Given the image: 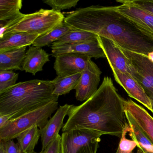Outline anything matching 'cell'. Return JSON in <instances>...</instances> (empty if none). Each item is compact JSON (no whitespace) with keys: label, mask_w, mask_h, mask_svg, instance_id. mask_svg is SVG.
I'll use <instances>...</instances> for the list:
<instances>
[{"label":"cell","mask_w":153,"mask_h":153,"mask_svg":"<svg viewBox=\"0 0 153 153\" xmlns=\"http://www.w3.org/2000/svg\"><path fill=\"white\" fill-rule=\"evenodd\" d=\"M65 17L61 12L41 9L33 13H20L13 19L1 22L0 37L15 33H27L42 36L62 25Z\"/></svg>","instance_id":"4"},{"label":"cell","mask_w":153,"mask_h":153,"mask_svg":"<svg viewBox=\"0 0 153 153\" xmlns=\"http://www.w3.org/2000/svg\"><path fill=\"white\" fill-rule=\"evenodd\" d=\"M102 135L87 129H75L63 132L62 153H97Z\"/></svg>","instance_id":"6"},{"label":"cell","mask_w":153,"mask_h":153,"mask_svg":"<svg viewBox=\"0 0 153 153\" xmlns=\"http://www.w3.org/2000/svg\"><path fill=\"white\" fill-rule=\"evenodd\" d=\"M97 35L85 31L71 29L51 46L74 44L97 41Z\"/></svg>","instance_id":"20"},{"label":"cell","mask_w":153,"mask_h":153,"mask_svg":"<svg viewBox=\"0 0 153 153\" xmlns=\"http://www.w3.org/2000/svg\"><path fill=\"white\" fill-rule=\"evenodd\" d=\"M124 111L130 114L143 134L153 144V118L143 107L129 99L124 101Z\"/></svg>","instance_id":"14"},{"label":"cell","mask_w":153,"mask_h":153,"mask_svg":"<svg viewBox=\"0 0 153 153\" xmlns=\"http://www.w3.org/2000/svg\"><path fill=\"white\" fill-rule=\"evenodd\" d=\"M58 101H53L11 120L6 126L0 129V140L7 141L16 138L35 125H37L40 129L43 128L49 118L58 110Z\"/></svg>","instance_id":"5"},{"label":"cell","mask_w":153,"mask_h":153,"mask_svg":"<svg viewBox=\"0 0 153 153\" xmlns=\"http://www.w3.org/2000/svg\"><path fill=\"white\" fill-rule=\"evenodd\" d=\"M62 136L59 134L48 145L44 153H62Z\"/></svg>","instance_id":"29"},{"label":"cell","mask_w":153,"mask_h":153,"mask_svg":"<svg viewBox=\"0 0 153 153\" xmlns=\"http://www.w3.org/2000/svg\"><path fill=\"white\" fill-rule=\"evenodd\" d=\"M22 0H0V21L11 20L21 13Z\"/></svg>","instance_id":"23"},{"label":"cell","mask_w":153,"mask_h":153,"mask_svg":"<svg viewBox=\"0 0 153 153\" xmlns=\"http://www.w3.org/2000/svg\"><path fill=\"white\" fill-rule=\"evenodd\" d=\"M27 47L0 52V70L23 71Z\"/></svg>","instance_id":"18"},{"label":"cell","mask_w":153,"mask_h":153,"mask_svg":"<svg viewBox=\"0 0 153 153\" xmlns=\"http://www.w3.org/2000/svg\"><path fill=\"white\" fill-rule=\"evenodd\" d=\"M120 48L130 62L131 76L143 88L151 102L153 114V62L146 55Z\"/></svg>","instance_id":"7"},{"label":"cell","mask_w":153,"mask_h":153,"mask_svg":"<svg viewBox=\"0 0 153 153\" xmlns=\"http://www.w3.org/2000/svg\"><path fill=\"white\" fill-rule=\"evenodd\" d=\"M70 29V27L63 22L62 25L49 33L38 37L34 42L33 46L42 48L52 45L60 39Z\"/></svg>","instance_id":"24"},{"label":"cell","mask_w":153,"mask_h":153,"mask_svg":"<svg viewBox=\"0 0 153 153\" xmlns=\"http://www.w3.org/2000/svg\"><path fill=\"white\" fill-rule=\"evenodd\" d=\"M32 153H44L43 151H42L40 153H37V152H35V151H34Z\"/></svg>","instance_id":"34"},{"label":"cell","mask_w":153,"mask_h":153,"mask_svg":"<svg viewBox=\"0 0 153 153\" xmlns=\"http://www.w3.org/2000/svg\"><path fill=\"white\" fill-rule=\"evenodd\" d=\"M116 82L122 87L130 97L142 104L149 111H152L151 102L143 88L134 77L128 73L111 69Z\"/></svg>","instance_id":"11"},{"label":"cell","mask_w":153,"mask_h":153,"mask_svg":"<svg viewBox=\"0 0 153 153\" xmlns=\"http://www.w3.org/2000/svg\"><path fill=\"white\" fill-rule=\"evenodd\" d=\"M10 120V118L8 115H0V129L6 126Z\"/></svg>","instance_id":"31"},{"label":"cell","mask_w":153,"mask_h":153,"mask_svg":"<svg viewBox=\"0 0 153 153\" xmlns=\"http://www.w3.org/2000/svg\"><path fill=\"white\" fill-rule=\"evenodd\" d=\"M18 73L11 71L0 70V93L16 84Z\"/></svg>","instance_id":"26"},{"label":"cell","mask_w":153,"mask_h":153,"mask_svg":"<svg viewBox=\"0 0 153 153\" xmlns=\"http://www.w3.org/2000/svg\"><path fill=\"white\" fill-rule=\"evenodd\" d=\"M79 1V0H46L43 2L50 6L53 10L61 12L63 10L75 7Z\"/></svg>","instance_id":"27"},{"label":"cell","mask_w":153,"mask_h":153,"mask_svg":"<svg viewBox=\"0 0 153 153\" xmlns=\"http://www.w3.org/2000/svg\"><path fill=\"white\" fill-rule=\"evenodd\" d=\"M124 101L111 78L105 76L97 91L90 98L80 105H73L62 131L87 129L121 138L124 129L129 125Z\"/></svg>","instance_id":"2"},{"label":"cell","mask_w":153,"mask_h":153,"mask_svg":"<svg viewBox=\"0 0 153 153\" xmlns=\"http://www.w3.org/2000/svg\"><path fill=\"white\" fill-rule=\"evenodd\" d=\"M81 73H78L65 77L57 76L51 80L54 87L53 94L57 96L67 94L76 89L79 82Z\"/></svg>","instance_id":"22"},{"label":"cell","mask_w":153,"mask_h":153,"mask_svg":"<svg viewBox=\"0 0 153 153\" xmlns=\"http://www.w3.org/2000/svg\"><path fill=\"white\" fill-rule=\"evenodd\" d=\"M125 111L127 120L130 127L129 136L137 144V147L142 153H153V144L147 138L136 124L130 114Z\"/></svg>","instance_id":"19"},{"label":"cell","mask_w":153,"mask_h":153,"mask_svg":"<svg viewBox=\"0 0 153 153\" xmlns=\"http://www.w3.org/2000/svg\"><path fill=\"white\" fill-rule=\"evenodd\" d=\"M41 137V129L37 125L21 133L16 138L21 153H32Z\"/></svg>","instance_id":"21"},{"label":"cell","mask_w":153,"mask_h":153,"mask_svg":"<svg viewBox=\"0 0 153 153\" xmlns=\"http://www.w3.org/2000/svg\"><path fill=\"white\" fill-rule=\"evenodd\" d=\"M51 80L32 79L19 82L0 93V115H8L10 120L58 101Z\"/></svg>","instance_id":"3"},{"label":"cell","mask_w":153,"mask_h":153,"mask_svg":"<svg viewBox=\"0 0 153 153\" xmlns=\"http://www.w3.org/2000/svg\"><path fill=\"white\" fill-rule=\"evenodd\" d=\"M0 153H6L5 143L3 140H0Z\"/></svg>","instance_id":"32"},{"label":"cell","mask_w":153,"mask_h":153,"mask_svg":"<svg viewBox=\"0 0 153 153\" xmlns=\"http://www.w3.org/2000/svg\"><path fill=\"white\" fill-rule=\"evenodd\" d=\"M97 40L105 54L111 69L131 75L130 62L120 46L112 40L98 36Z\"/></svg>","instance_id":"10"},{"label":"cell","mask_w":153,"mask_h":153,"mask_svg":"<svg viewBox=\"0 0 153 153\" xmlns=\"http://www.w3.org/2000/svg\"><path fill=\"white\" fill-rule=\"evenodd\" d=\"M50 55L41 47L30 46L27 51L22 63L23 71L35 75L43 71L45 63L50 61Z\"/></svg>","instance_id":"16"},{"label":"cell","mask_w":153,"mask_h":153,"mask_svg":"<svg viewBox=\"0 0 153 153\" xmlns=\"http://www.w3.org/2000/svg\"><path fill=\"white\" fill-rule=\"evenodd\" d=\"M40 36L27 33H15L0 37V52L30 46Z\"/></svg>","instance_id":"17"},{"label":"cell","mask_w":153,"mask_h":153,"mask_svg":"<svg viewBox=\"0 0 153 153\" xmlns=\"http://www.w3.org/2000/svg\"><path fill=\"white\" fill-rule=\"evenodd\" d=\"M130 130V127L129 124L123 131L116 153H142L139 148L136 153L133 152L135 148L137 146V144L135 140L128 139L126 137V135Z\"/></svg>","instance_id":"25"},{"label":"cell","mask_w":153,"mask_h":153,"mask_svg":"<svg viewBox=\"0 0 153 153\" xmlns=\"http://www.w3.org/2000/svg\"><path fill=\"white\" fill-rule=\"evenodd\" d=\"M129 3L153 15V0H128Z\"/></svg>","instance_id":"28"},{"label":"cell","mask_w":153,"mask_h":153,"mask_svg":"<svg viewBox=\"0 0 153 153\" xmlns=\"http://www.w3.org/2000/svg\"><path fill=\"white\" fill-rule=\"evenodd\" d=\"M55 58L53 68L57 76L65 77L82 73L91 57L85 54L65 53Z\"/></svg>","instance_id":"9"},{"label":"cell","mask_w":153,"mask_h":153,"mask_svg":"<svg viewBox=\"0 0 153 153\" xmlns=\"http://www.w3.org/2000/svg\"><path fill=\"white\" fill-rule=\"evenodd\" d=\"M7 153H21L18 143H16L13 140L4 141Z\"/></svg>","instance_id":"30"},{"label":"cell","mask_w":153,"mask_h":153,"mask_svg":"<svg viewBox=\"0 0 153 153\" xmlns=\"http://www.w3.org/2000/svg\"><path fill=\"white\" fill-rule=\"evenodd\" d=\"M52 55L55 57L59 54L65 53H76L85 54L97 59L106 58L98 41L80 43L74 44L64 45L59 46H51Z\"/></svg>","instance_id":"15"},{"label":"cell","mask_w":153,"mask_h":153,"mask_svg":"<svg viewBox=\"0 0 153 153\" xmlns=\"http://www.w3.org/2000/svg\"><path fill=\"white\" fill-rule=\"evenodd\" d=\"M147 56L148 58L149 59V60L153 62V52L149 53Z\"/></svg>","instance_id":"33"},{"label":"cell","mask_w":153,"mask_h":153,"mask_svg":"<svg viewBox=\"0 0 153 153\" xmlns=\"http://www.w3.org/2000/svg\"><path fill=\"white\" fill-rule=\"evenodd\" d=\"M73 105H64L60 106L54 115L48 121L43 128L41 129L42 138V151H44L48 145L57 137L62 128L64 127L63 123L65 116L68 114Z\"/></svg>","instance_id":"13"},{"label":"cell","mask_w":153,"mask_h":153,"mask_svg":"<svg viewBox=\"0 0 153 153\" xmlns=\"http://www.w3.org/2000/svg\"><path fill=\"white\" fill-rule=\"evenodd\" d=\"M64 22L71 29L85 31L114 42L120 48L147 56L153 52V37L116 6H92L68 14Z\"/></svg>","instance_id":"1"},{"label":"cell","mask_w":153,"mask_h":153,"mask_svg":"<svg viewBox=\"0 0 153 153\" xmlns=\"http://www.w3.org/2000/svg\"><path fill=\"white\" fill-rule=\"evenodd\" d=\"M117 1L122 4L116 6L117 11L127 17L153 37V15L131 4L128 0Z\"/></svg>","instance_id":"12"},{"label":"cell","mask_w":153,"mask_h":153,"mask_svg":"<svg viewBox=\"0 0 153 153\" xmlns=\"http://www.w3.org/2000/svg\"><path fill=\"white\" fill-rule=\"evenodd\" d=\"M101 74L102 71L97 65L92 60H89L81 73L79 82L75 89L77 100L86 101L97 91Z\"/></svg>","instance_id":"8"}]
</instances>
